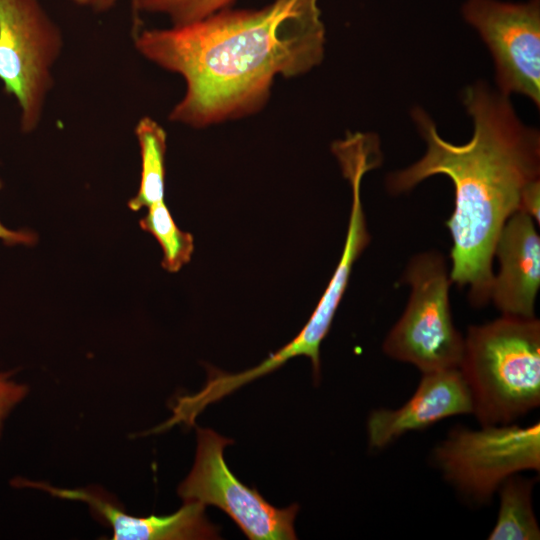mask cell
Here are the masks:
<instances>
[{"label":"cell","instance_id":"cell-1","mask_svg":"<svg viewBox=\"0 0 540 540\" xmlns=\"http://www.w3.org/2000/svg\"><path fill=\"white\" fill-rule=\"evenodd\" d=\"M319 2L272 0L188 25L136 30L137 52L185 82L168 119L206 128L255 114L278 76L294 78L317 67L326 43Z\"/></svg>","mask_w":540,"mask_h":540},{"label":"cell","instance_id":"cell-2","mask_svg":"<svg viewBox=\"0 0 540 540\" xmlns=\"http://www.w3.org/2000/svg\"><path fill=\"white\" fill-rule=\"evenodd\" d=\"M462 101L472 119L473 134L462 145L443 139L430 115L414 107L411 116L425 140V154L415 163L390 173L387 189L407 192L438 174L452 181L454 211L450 231V279L468 286L470 302L490 301L492 262L499 233L516 211L523 190L540 175V134L517 116L509 96L483 81L465 88Z\"/></svg>","mask_w":540,"mask_h":540},{"label":"cell","instance_id":"cell-3","mask_svg":"<svg viewBox=\"0 0 540 540\" xmlns=\"http://www.w3.org/2000/svg\"><path fill=\"white\" fill-rule=\"evenodd\" d=\"M459 370L481 426L527 414L540 404V321L502 315L470 326Z\"/></svg>","mask_w":540,"mask_h":540},{"label":"cell","instance_id":"cell-4","mask_svg":"<svg viewBox=\"0 0 540 540\" xmlns=\"http://www.w3.org/2000/svg\"><path fill=\"white\" fill-rule=\"evenodd\" d=\"M404 280L411 287L409 300L384 340V353L422 373L459 368L464 337L453 324L452 281L443 256L436 252L415 255Z\"/></svg>","mask_w":540,"mask_h":540},{"label":"cell","instance_id":"cell-5","mask_svg":"<svg viewBox=\"0 0 540 540\" xmlns=\"http://www.w3.org/2000/svg\"><path fill=\"white\" fill-rule=\"evenodd\" d=\"M64 45L40 0H0V80L18 104L23 133L40 124Z\"/></svg>","mask_w":540,"mask_h":540},{"label":"cell","instance_id":"cell-6","mask_svg":"<svg viewBox=\"0 0 540 540\" xmlns=\"http://www.w3.org/2000/svg\"><path fill=\"white\" fill-rule=\"evenodd\" d=\"M433 458L463 496L487 504L509 477L540 470V424L455 427L435 447Z\"/></svg>","mask_w":540,"mask_h":540},{"label":"cell","instance_id":"cell-7","mask_svg":"<svg viewBox=\"0 0 540 540\" xmlns=\"http://www.w3.org/2000/svg\"><path fill=\"white\" fill-rule=\"evenodd\" d=\"M208 428H197L194 465L178 488L184 502L214 505L223 510L251 540L296 539L294 520L297 504L279 509L256 489L240 482L228 468L224 449L232 444Z\"/></svg>","mask_w":540,"mask_h":540},{"label":"cell","instance_id":"cell-8","mask_svg":"<svg viewBox=\"0 0 540 540\" xmlns=\"http://www.w3.org/2000/svg\"><path fill=\"white\" fill-rule=\"evenodd\" d=\"M462 14L491 52L498 91L524 95L539 107L540 0H467Z\"/></svg>","mask_w":540,"mask_h":540},{"label":"cell","instance_id":"cell-9","mask_svg":"<svg viewBox=\"0 0 540 540\" xmlns=\"http://www.w3.org/2000/svg\"><path fill=\"white\" fill-rule=\"evenodd\" d=\"M337 160L352 189V206L343 253L308 322L291 342L262 362L268 372L276 370L293 357L306 356L311 360L314 377H319L320 345L329 332L353 264L370 241L361 201V182L368 171L378 166V160L369 150L361 147L341 152Z\"/></svg>","mask_w":540,"mask_h":540},{"label":"cell","instance_id":"cell-10","mask_svg":"<svg viewBox=\"0 0 540 540\" xmlns=\"http://www.w3.org/2000/svg\"><path fill=\"white\" fill-rule=\"evenodd\" d=\"M422 374L416 391L404 405L370 414L367 432L372 448L382 449L408 432L445 418L473 413L471 395L459 368Z\"/></svg>","mask_w":540,"mask_h":540},{"label":"cell","instance_id":"cell-11","mask_svg":"<svg viewBox=\"0 0 540 540\" xmlns=\"http://www.w3.org/2000/svg\"><path fill=\"white\" fill-rule=\"evenodd\" d=\"M494 256L499 271L493 276L490 300L502 315L535 317L540 287V237L536 222L522 211L514 212L497 238Z\"/></svg>","mask_w":540,"mask_h":540},{"label":"cell","instance_id":"cell-12","mask_svg":"<svg viewBox=\"0 0 540 540\" xmlns=\"http://www.w3.org/2000/svg\"><path fill=\"white\" fill-rule=\"evenodd\" d=\"M19 484L43 489L60 498L87 503L93 513L112 527L114 540L219 538L218 528L211 524L205 515V505L198 502H185L177 512L167 516L135 517L123 512L97 490L62 489L31 481H19Z\"/></svg>","mask_w":540,"mask_h":540},{"label":"cell","instance_id":"cell-13","mask_svg":"<svg viewBox=\"0 0 540 540\" xmlns=\"http://www.w3.org/2000/svg\"><path fill=\"white\" fill-rule=\"evenodd\" d=\"M141 154V178L137 194L128 202L133 211L164 201L167 133L153 118L144 116L135 126Z\"/></svg>","mask_w":540,"mask_h":540},{"label":"cell","instance_id":"cell-14","mask_svg":"<svg viewBox=\"0 0 540 540\" xmlns=\"http://www.w3.org/2000/svg\"><path fill=\"white\" fill-rule=\"evenodd\" d=\"M534 479L518 474L499 487L500 508L489 540H538L540 529L532 506Z\"/></svg>","mask_w":540,"mask_h":540},{"label":"cell","instance_id":"cell-15","mask_svg":"<svg viewBox=\"0 0 540 540\" xmlns=\"http://www.w3.org/2000/svg\"><path fill=\"white\" fill-rule=\"evenodd\" d=\"M140 227L151 233L163 250L162 267L177 272L191 260L194 250L193 237L175 224L164 201L153 204L139 221Z\"/></svg>","mask_w":540,"mask_h":540},{"label":"cell","instance_id":"cell-16","mask_svg":"<svg viewBox=\"0 0 540 540\" xmlns=\"http://www.w3.org/2000/svg\"><path fill=\"white\" fill-rule=\"evenodd\" d=\"M132 12L166 16L171 26H183L221 10L231 8L238 0H129Z\"/></svg>","mask_w":540,"mask_h":540},{"label":"cell","instance_id":"cell-17","mask_svg":"<svg viewBox=\"0 0 540 540\" xmlns=\"http://www.w3.org/2000/svg\"><path fill=\"white\" fill-rule=\"evenodd\" d=\"M9 373H0V429L4 418L27 393L25 385L10 379Z\"/></svg>","mask_w":540,"mask_h":540},{"label":"cell","instance_id":"cell-18","mask_svg":"<svg viewBox=\"0 0 540 540\" xmlns=\"http://www.w3.org/2000/svg\"><path fill=\"white\" fill-rule=\"evenodd\" d=\"M519 211L528 214L537 224L540 221V179L529 183L523 190Z\"/></svg>","mask_w":540,"mask_h":540},{"label":"cell","instance_id":"cell-19","mask_svg":"<svg viewBox=\"0 0 540 540\" xmlns=\"http://www.w3.org/2000/svg\"><path fill=\"white\" fill-rule=\"evenodd\" d=\"M2 188V182L0 180V189ZM0 240L6 246L15 245H33L37 238L36 235L28 230H12L5 227L0 221Z\"/></svg>","mask_w":540,"mask_h":540},{"label":"cell","instance_id":"cell-20","mask_svg":"<svg viewBox=\"0 0 540 540\" xmlns=\"http://www.w3.org/2000/svg\"><path fill=\"white\" fill-rule=\"evenodd\" d=\"M119 1L120 0H96L92 8L97 12H104L111 9Z\"/></svg>","mask_w":540,"mask_h":540},{"label":"cell","instance_id":"cell-21","mask_svg":"<svg viewBox=\"0 0 540 540\" xmlns=\"http://www.w3.org/2000/svg\"><path fill=\"white\" fill-rule=\"evenodd\" d=\"M70 1L79 6L93 7L96 0H70Z\"/></svg>","mask_w":540,"mask_h":540}]
</instances>
